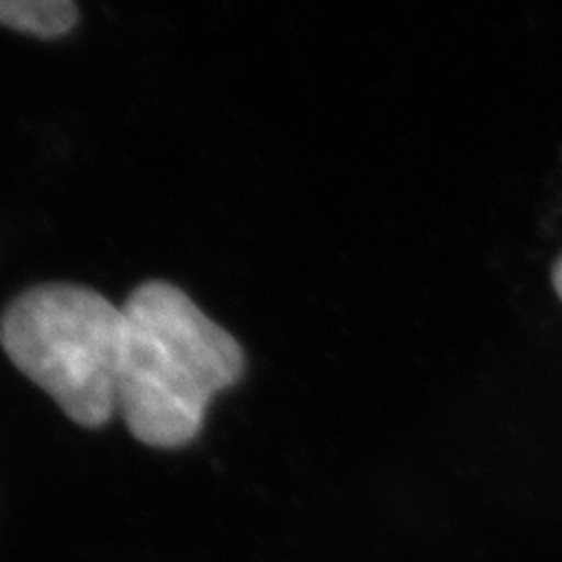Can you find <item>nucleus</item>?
I'll return each instance as SVG.
<instances>
[{"mask_svg": "<svg viewBox=\"0 0 562 562\" xmlns=\"http://www.w3.org/2000/svg\"><path fill=\"white\" fill-rule=\"evenodd\" d=\"M244 368L239 342L181 289L148 281L122 305L117 413L138 443L173 450L195 441L211 401Z\"/></svg>", "mask_w": 562, "mask_h": 562, "instance_id": "obj_1", "label": "nucleus"}, {"mask_svg": "<svg viewBox=\"0 0 562 562\" xmlns=\"http://www.w3.org/2000/svg\"><path fill=\"white\" fill-rule=\"evenodd\" d=\"M0 345L10 361L80 427H103L117 413L122 307L101 293L52 284L8 307Z\"/></svg>", "mask_w": 562, "mask_h": 562, "instance_id": "obj_2", "label": "nucleus"}, {"mask_svg": "<svg viewBox=\"0 0 562 562\" xmlns=\"http://www.w3.org/2000/svg\"><path fill=\"white\" fill-rule=\"evenodd\" d=\"M76 20L74 0H0V24L41 38H57Z\"/></svg>", "mask_w": 562, "mask_h": 562, "instance_id": "obj_3", "label": "nucleus"}, {"mask_svg": "<svg viewBox=\"0 0 562 562\" xmlns=\"http://www.w3.org/2000/svg\"><path fill=\"white\" fill-rule=\"evenodd\" d=\"M551 279H553V289H555L558 297H560V301H562V256L555 260V266H553V274H551Z\"/></svg>", "mask_w": 562, "mask_h": 562, "instance_id": "obj_4", "label": "nucleus"}]
</instances>
